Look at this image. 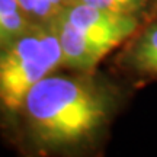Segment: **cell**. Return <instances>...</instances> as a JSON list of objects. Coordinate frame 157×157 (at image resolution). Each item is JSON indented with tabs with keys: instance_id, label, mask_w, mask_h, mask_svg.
<instances>
[{
	"instance_id": "obj_1",
	"label": "cell",
	"mask_w": 157,
	"mask_h": 157,
	"mask_svg": "<svg viewBox=\"0 0 157 157\" xmlns=\"http://www.w3.org/2000/svg\"><path fill=\"white\" fill-rule=\"evenodd\" d=\"M23 106L39 138L48 144L74 143L106 117V101L93 86L67 77H44Z\"/></svg>"
},
{
	"instance_id": "obj_2",
	"label": "cell",
	"mask_w": 157,
	"mask_h": 157,
	"mask_svg": "<svg viewBox=\"0 0 157 157\" xmlns=\"http://www.w3.org/2000/svg\"><path fill=\"white\" fill-rule=\"evenodd\" d=\"M54 70L41 48L35 29L12 41L0 54V102L9 111L23 106L29 90Z\"/></svg>"
},
{
	"instance_id": "obj_3",
	"label": "cell",
	"mask_w": 157,
	"mask_h": 157,
	"mask_svg": "<svg viewBox=\"0 0 157 157\" xmlns=\"http://www.w3.org/2000/svg\"><path fill=\"white\" fill-rule=\"evenodd\" d=\"M58 15L80 29L90 39L109 45L111 48L121 44L138 25L132 15L105 10L84 3H77L73 7L64 9Z\"/></svg>"
},
{
	"instance_id": "obj_4",
	"label": "cell",
	"mask_w": 157,
	"mask_h": 157,
	"mask_svg": "<svg viewBox=\"0 0 157 157\" xmlns=\"http://www.w3.org/2000/svg\"><path fill=\"white\" fill-rule=\"evenodd\" d=\"M56 28L63 50V64L80 70H92L112 50L109 45L90 39L80 29L57 15L51 19Z\"/></svg>"
},
{
	"instance_id": "obj_5",
	"label": "cell",
	"mask_w": 157,
	"mask_h": 157,
	"mask_svg": "<svg viewBox=\"0 0 157 157\" xmlns=\"http://www.w3.org/2000/svg\"><path fill=\"white\" fill-rule=\"evenodd\" d=\"M131 63L141 73L157 76V25L141 35L131 54Z\"/></svg>"
},
{
	"instance_id": "obj_6",
	"label": "cell",
	"mask_w": 157,
	"mask_h": 157,
	"mask_svg": "<svg viewBox=\"0 0 157 157\" xmlns=\"http://www.w3.org/2000/svg\"><path fill=\"white\" fill-rule=\"evenodd\" d=\"M22 12L19 9L0 16V44L12 42L29 31V23Z\"/></svg>"
},
{
	"instance_id": "obj_7",
	"label": "cell",
	"mask_w": 157,
	"mask_h": 157,
	"mask_svg": "<svg viewBox=\"0 0 157 157\" xmlns=\"http://www.w3.org/2000/svg\"><path fill=\"white\" fill-rule=\"evenodd\" d=\"M78 3H84V5L117 12V13H127V15H131V12L137 10L135 6H132L125 0H78Z\"/></svg>"
},
{
	"instance_id": "obj_8",
	"label": "cell",
	"mask_w": 157,
	"mask_h": 157,
	"mask_svg": "<svg viewBox=\"0 0 157 157\" xmlns=\"http://www.w3.org/2000/svg\"><path fill=\"white\" fill-rule=\"evenodd\" d=\"M19 9H21V6H19L17 0H0V16L5 13H9V12L19 10Z\"/></svg>"
},
{
	"instance_id": "obj_9",
	"label": "cell",
	"mask_w": 157,
	"mask_h": 157,
	"mask_svg": "<svg viewBox=\"0 0 157 157\" xmlns=\"http://www.w3.org/2000/svg\"><path fill=\"white\" fill-rule=\"evenodd\" d=\"M19 6L23 12H28V13H34L35 5H36V0H17Z\"/></svg>"
},
{
	"instance_id": "obj_10",
	"label": "cell",
	"mask_w": 157,
	"mask_h": 157,
	"mask_svg": "<svg viewBox=\"0 0 157 157\" xmlns=\"http://www.w3.org/2000/svg\"><path fill=\"white\" fill-rule=\"evenodd\" d=\"M125 2H128V3H131V5L135 6L137 9H138V7H141V6H143L144 3H146V0H125Z\"/></svg>"
}]
</instances>
